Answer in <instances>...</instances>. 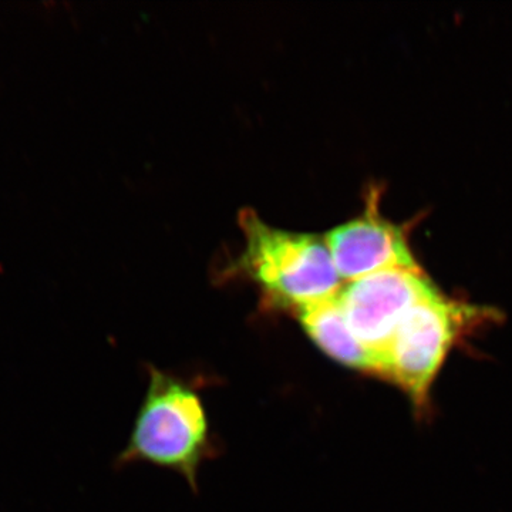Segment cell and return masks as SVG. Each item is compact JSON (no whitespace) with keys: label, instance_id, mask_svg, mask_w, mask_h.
Instances as JSON below:
<instances>
[{"label":"cell","instance_id":"6da1fadb","mask_svg":"<svg viewBox=\"0 0 512 512\" xmlns=\"http://www.w3.org/2000/svg\"><path fill=\"white\" fill-rule=\"evenodd\" d=\"M242 268L278 305L301 309L339 295L342 284L325 239L271 227L251 208L239 214Z\"/></svg>","mask_w":512,"mask_h":512},{"label":"cell","instance_id":"7a4b0ae2","mask_svg":"<svg viewBox=\"0 0 512 512\" xmlns=\"http://www.w3.org/2000/svg\"><path fill=\"white\" fill-rule=\"evenodd\" d=\"M208 423L194 390L153 370L146 400L120 460L174 468L192 485L207 447Z\"/></svg>","mask_w":512,"mask_h":512},{"label":"cell","instance_id":"3957f363","mask_svg":"<svg viewBox=\"0 0 512 512\" xmlns=\"http://www.w3.org/2000/svg\"><path fill=\"white\" fill-rule=\"evenodd\" d=\"M474 309L431 293L407 313L383 356L382 376L392 380L423 412L444 360Z\"/></svg>","mask_w":512,"mask_h":512},{"label":"cell","instance_id":"277c9868","mask_svg":"<svg viewBox=\"0 0 512 512\" xmlns=\"http://www.w3.org/2000/svg\"><path fill=\"white\" fill-rule=\"evenodd\" d=\"M429 279L412 269H386L340 289L338 301L355 338L380 362L407 313L436 292Z\"/></svg>","mask_w":512,"mask_h":512},{"label":"cell","instance_id":"5b68a950","mask_svg":"<svg viewBox=\"0 0 512 512\" xmlns=\"http://www.w3.org/2000/svg\"><path fill=\"white\" fill-rule=\"evenodd\" d=\"M340 279L356 281L386 269L419 271L402 229L384 220L377 202L362 217L340 225L325 237Z\"/></svg>","mask_w":512,"mask_h":512},{"label":"cell","instance_id":"8992f818","mask_svg":"<svg viewBox=\"0 0 512 512\" xmlns=\"http://www.w3.org/2000/svg\"><path fill=\"white\" fill-rule=\"evenodd\" d=\"M299 320L309 338L326 355L342 365L380 376V362L350 330L338 296L298 309Z\"/></svg>","mask_w":512,"mask_h":512}]
</instances>
